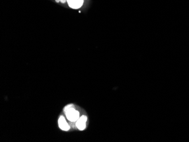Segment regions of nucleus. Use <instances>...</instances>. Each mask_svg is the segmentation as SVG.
Listing matches in <instances>:
<instances>
[{
    "mask_svg": "<svg viewBox=\"0 0 189 142\" xmlns=\"http://www.w3.org/2000/svg\"><path fill=\"white\" fill-rule=\"evenodd\" d=\"M67 119L71 122L77 121L79 119V113L73 108H68L66 111Z\"/></svg>",
    "mask_w": 189,
    "mask_h": 142,
    "instance_id": "nucleus-1",
    "label": "nucleus"
},
{
    "mask_svg": "<svg viewBox=\"0 0 189 142\" xmlns=\"http://www.w3.org/2000/svg\"><path fill=\"white\" fill-rule=\"evenodd\" d=\"M69 6L74 9H78L83 5L84 0H67Z\"/></svg>",
    "mask_w": 189,
    "mask_h": 142,
    "instance_id": "nucleus-2",
    "label": "nucleus"
},
{
    "mask_svg": "<svg viewBox=\"0 0 189 142\" xmlns=\"http://www.w3.org/2000/svg\"><path fill=\"white\" fill-rule=\"evenodd\" d=\"M87 121V117L82 115L77 121L76 126L80 130H83L86 128V123Z\"/></svg>",
    "mask_w": 189,
    "mask_h": 142,
    "instance_id": "nucleus-3",
    "label": "nucleus"
},
{
    "mask_svg": "<svg viewBox=\"0 0 189 142\" xmlns=\"http://www.w3.org/2000/svg\"><path fill=\"white\" fill-rule=\"evenodd\" d=\"M59 127L64 131L69 130L70 129V126L67 124V123L66 122L65 119L63 116L61 117L59 119Z\"/></svg>",
    "mask_w": 189,
    "mask_h": 142,
    "instance_id": "nucleus-4",
    "label": "nucleus"
},
{
    "mask_svg": "<svg viewBox=\"0 0 189 142\" xmlns=\"http://www.w3.org/2000/svg\"><path fill=\"white\" fill-rule=\"evenodd\" d=\"M59 1H60L61 3L64 4V3H65L66 2H67V0H59Z\"/></svg>",
    "mask_w": 189,
    "mask_h": 142,
    "instance_id": "nucleus-5",
    "label": "nucleus"
}]
</instances>
